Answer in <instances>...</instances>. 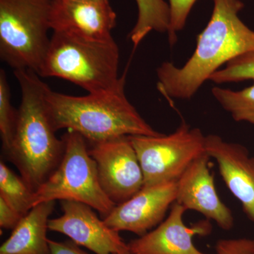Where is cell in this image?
Wrapping results in <instances>:
<instances>
[{"instance_id": "4fadbf2b", "label": "cell", "mask_w": 254, "mask_h": 254, "mask_svg": "<svg viewBox=\"0 0 254 254\" xmlns=\"http://www.w3.org/2000/svg\"><path fill=\"white\" fill-rule=\"evenodd\" d=\"M205 150L215 159L227 188L254 222V158L243 145L224 141L218 135L206 136Z\"/></svg>"}, {"instance_id": "d4e9b609", "label": "cell", "mask_w": 254, "mask_h": 254, "mask_svg": "<svg viewBox=\"0 0 254 254\" xmlns=\"http://www.w3.org/2000/svg\"><path fill=\"white\" fill-rule=\"evenodd\" d=\"M71 1H86V2H108L109 0H71Z\"/></svg>"}, {"instance_id": "7c38bea8", "label": "cell", "mask_w": 254, "mask_h": 254, "mask_svg": "<svg viewBox=\"0 0 254 254\" xmlns=\"http://www.w3.org/2000/svg\"><path fill=\"white\" fill-rule=\"evenodd\" d=\"M117 15L108 2L51 0L50 26L53 31L64 32L95 41L113 39Z\"/></svg>"}, {"instance_id": "3957f363", "label": "cell", "mask_w": 254, "mask_h": 254, "mask_svg": "<svg viewBox=\"0 0 254 254\" xmlns=\"http://www.w3.org/2000/svg\"><path fill=\"white\" fill-rule=\"evenodd\" d=\"M125 84L113 91L73 96L48 87L47 110L57 131L66 128L81 135L90 143L122 136H158L127 99Z\"/></svg>"}, {"instance_id": "ffe728a7", "label": "cell", "mask_w": 254, "mask_h": 254, "mask_svg": "<svg viewBox=\"0 0 254 254\" xmlns=\"http://www.w3.org/2000/svg\"><path fill=\"white\" fill-rule=\"evenodd\" d=\"M209 80L216 84L247 80L254 81V51L230 60L225 64V68L214 73Z\"/></svg>"}, {"instance_id": "603a6c76", "label": "cell", "mask_w": 254, "mask_h": 254, "mask_svg": "<svg viewBox=\"0 0 254 254\" xmlns=\"http://www.w3.org/2000/svg\"><path fill=\"white\" fill-rule=\"evenodd\" d=\"M23 215L9 206L0 198V227L6 230H14L23 218Z\"/></svg>"}, {"instance_id": "5bb4252c", "label": "cell", "mask_w": 254, "mask_h": 254, "mask_svg": "<svg viewBox=\"0 0 254 254\" xmlns=\"http://www.w3.org/2000/svg\"><path fill=\"white\" fill-rule=\"evenodd\" d=\"M186 210L175 202L165 221L153 231L128 244L131 254H207L195 247L193 237L208 234L210 224L202 222L194 227H187L183 221Z\"/></svg>"}, {"instance_id": "e0dca14e", "label": "cell", "mask_w": 254, "mask_h": 254, "mask_svg": "<svg viewBox=\"0 0 254 254\" xmlns=\"http://www.w3.org/2000/svg\"><path fill=\"white\" fill-rule=\"evenodd\" d=\"M34 195L22 177L0 162V198L24 216L33 207Z\"/></svg>"}, {"instance_id": "9c48e42d", "label": "cell", "mask_w": 254, "mask_h": 254, "mask_svg": "<svg viewBox=\"0 0 254 254\" xmlns=\"http://www.w3.org/2000/svg\"><path fill=\"white\" fill-rule=\"evenodd\" d=\"M63 214L50 219L48 229L69 237L95 254H131L119 232L98 218L93 208L73 200H63Z\"/></svg>"}, {"instance_id": "8992f818", "label": "cell", "mask_w": 254, "mask_h": 254, "mask_svg": "<svg viewBox=\"0 0 254 254\" xmlns=\"http://www.w3.org/2000/svg\"><path fill=\"white\" fill-rule=\"evenodd\" d=\"M62 138L64 153L59 166L35 192V205L50 200H73L89 205L105 218L116 205L100 185L98 168L88 152L87 141L67 130Z\"/></svg>"}, {"instance_id": "7a4b0ae2", "label": "cell", "mask_w": 254, "mask_h": 254, "mask_svg": "<svg viewBox=\"0 0 254 254\" xmlns=\"http://www.w3.org/2000/svg\"><path fill=\"white\" fill-rule=\"evenodd\" d=\"M21 91L12 143L6 153L25 182L36 192L59 166L64 153V142L47 110L48 86L41 76L29 70L14 71Z\"/></svg>"}, {"instance_id": "9a60e30c", "label": "cell", "mask_w": 254, "mask_h": 254, "mask_svg": "<svg viewBox=\"0 0 254 254\" xmlns=\"http://www.w3.org/2000/svg\"><path fill=\"white\" fill-rule=\"evenodd\" d=\"M55 200L33 206L0 247V254H50L47 232Z\"/></svg>"}, {"instance_id": "52a82bcc", "label": "cell", "mask_w": 254, "mask_h": 254, "mask_svg": "<svg viewBox=\"0 0 254 254\" xmlns=\"http://www.w3.org/2000/svg\"><path fill=\"white\" fill-rule=\"evenodd\" d=\"M128 137L141 164L143 187L177 181L195 159L206 153V136L186 123L169 135Z\"/></svg>"}, {"instance_id": "ac0fdd59", "label": "cell", "mask_w": 254, "mask_h": 254, "mask_svg": "<svg viewBox=\"0 0 254 254\" xmlns=\"http://www.w3.org/2000/svg\"><path fill=\"white\" fill-rule=\"evenodd\" d=\"M211 92L219 104L235 121L254 125V83L241 91L215 86Z\"/></svg>"}, {"instance_id": "ba28073f", "label": "cell", "mask_w": 254, "mask_h": 254, "mask_svg": "<svg viewBox=\"0 0 254 254\" xmlns=\"http://www.w3.org/2000/svg\"><path fill=\"white\" fill-rule=\"evenodd\" d=\"M90 144L88 152L97 164L100 185L115 205L125 203L143 188L141 164L128 136Z\"/></svg>"}, {"instance_id": "7402d4cb", "label": "cell", "mask_w": 254, "mask_h": 254, "mask_svg": "<svg viewBox=\"0 0 254 254\" xmlns=\"http://www.w3.org/2000/svg\"><path fill=\"white\" fill-rule=\"evenodd\" d=\"M216 254H254V240L247 238L219 240Z\"/></svg>"}, {"instance_id": "5b68a950", "label": "cell", "mask_w": 254, "mask_h": 254, "mask_svg": "<svg viewBox=\"0 0 254 254\" xmlns=\"http://www.w3.org/2000/svg\"><path fill=\"white\" fill-rule=\"evenodd\" d=\"M51 0H0V58L39 75L49 48Z\"/></svg>"}, {"instance_id": "30bf717a", "label": "cell", "mask_w": 254, "mask_h": 254, "mask_svg": "<svg viewBox=\"0 0 254 254\" xmlns=\"http://www.w3.org/2000/svg\"><path fill=\"white\" fill-rule=\"evenodd\" d=\"M177 193V180L143 187L125 203L116 205L103 220L116 231L143 236L163 220L176 202Z\"/></svg>"}, {"instance_id": "8fae6325", "label": "cell", "mask_w": 254, "mask_h": 254, "mask_svg": "<svg viewBox=\"0 0 254 254\" xmlns=\"http://www.w3.org/2000/svg\"><path fill=\"white\" fill-rule=\"evenodd\" d=\"M210 158L207 153L200 155L179 178L176 202L186 210L198 212L223 230H229L234 225L233 215L217 193L209 169Z\"/></svg>"}, {"instance_id": "cb8c5ba5", "label": "cell", "mask_w": 254, "mask_h": 254, "mask_svg": "<svg viewBox=\"0 0 254 254\" xmlns=\"http://www.w3.org/2000/svg\"><path fill=\"white\" fill-rule=\"evenodd\" d=\"M50 254H88L73 242H56L48 240Z\"/></svg>"}, {"instance_id": "d6986e66", "label": "cell", "mask_w": 254, "mask_h": 254, "mask_svg": "<svg viewBox=\"0 0 254 254\" xmlns=\"http://www.w3.org/2000/svg\"><path fill=\"white\" fill-rule=\"evenodd\" d=\"M17 110L11 105V91L4 70L0 71V134L4 154L9 151L14 138Z\"/></svg>"}, {"instance_id": "2e32d148", "label": "cell", "mask_w": 254, "mask_h": 254, "mask_svg": "<svg viewBox=\"0 0 254 254\" xmlns=\"http://www.w3.org/2000/svg\"><path fill=\"white\" fill-rule=\"evenodd\" d=\"M138 18L130 33L135 47L150 32L168 33L170 26V7L165 0H136Z\"/></svg>"}, {"instance_id": "44dd1931", "label": "cell", "mask_w": 254, "mask_h": 254, "mask_svg": "<svg viewBox=\"0 0 254 254\" xmlns=\"http://www.w3.org/2000/svg\"><path fill=\"white\" fill-rule=\"evenodd\" d=\"M197 0H169L170 26L168 31V40L171 46L177 41V33L182 31L186 25L190 10Z\"/></svg>"}, {"instance_id": "6da1fadb", "label": "cell", "mask_w": 254, "mask_h": 254, "mask_svg": "<svg viewBox=\"0 0 254 254\" xmlns=\"http://www.w3.org/2000/svg\"><path fill=\"white\" fill-rule=\"evenodd\" d=\"M211 18L197 39L196 48L182 67L165 62L157 68L158 89L167 99H190L222 65L254 51V31L239 13L240 0H213Z\"/></svg>"}, {"instance_id": "277c9868", "label": "cell", "mask_w": 254, "mask_h": 254, "mask_svg": "<svg viewBox=\"0 0 254 254\" xmlns=\"http://www.w3.org/2000/svg\"><path fill=\"white\" fill-rule=\"evenodd\" d=\"M120 51L114 39L95 41L54 31L39 76L63 78L88 93L117 89L125 83L119 77Z\"/></svg>"}]
</instances>
